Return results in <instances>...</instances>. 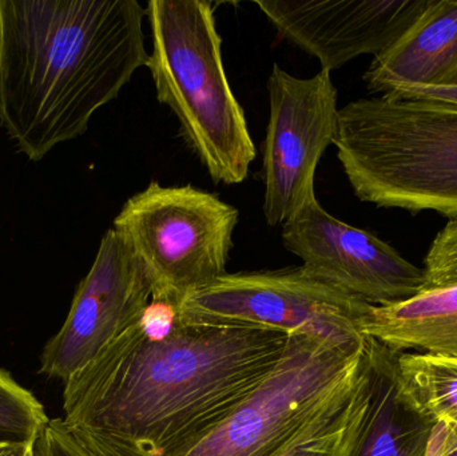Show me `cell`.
<instances>
[{
    "label": "cell",
    "instance_id": "obj_1",
    "mask_svg": "<svg viewBox=\"0 0 457 456\" xmlns=\"http://www.w3.org/2000/svg\"><path fill=\"white\" fill-rule=\"evenodd\" d=\"M290 335L184 323L152 300L64 382L63 423L91 456H182L265 380Z\"/></svg>",
    "mask_w": 457,
    "mask_h": 456
},
{
    "label": "cell",
    "instance_id": "obj_2",
    "mask_svg": "<svg viewBox=\"0 0 457 456\" xmlns=\"http://www.w3.org/2000/svg\"><path fill=\"white\" fill-rule=\"evenodd\" d=\"M138 0H0V126L29 161L87 131L146 66Z\"/></svg>",
    "mask_w": 457,
    "mask_h": 456
},
{
    "label": "cell",
    "instance_id": "obj_3",
    "mask_svg": "<svg viewBox=\"0 0 457 456\" xmlns=\"http://www.w3.org/2000/svg\"><path fill=\"white\" fill-rule=\"evenodd\" d=\"M333 145L360 200L457 220V107L392 95L356 99L338 112Z\"/></svg>",
    "mask_w": 457,
    "mask_h": 456
},
{
    "label": "cell",
    "instance_id": "obj_4",
    "mask_svg": "<svg viewBox=\"0 0 457 456\" xmlns=\"http://www.w3.org/2000/svg\"><path fill=\"white\" fill-rule=\"evenodd\" d=\"M153 50L146 67L158 101L179 120L182 136L216 184L246 179L257 150L231 91L213 5L205 0H150Z\"/></svg>",
    "mask_w": 457,
    "mask_h": 456
},
{
    "label": "cell",
    "instance_id": "obj_5",
    "mask_svg": "<svg viewBox=\"0 0 457 456\" xmlns=\"http://www.w3.org/2000/svg\"><path fill=\"white\" fill-rule=\"evenodd\" d=\"M238 217L216 195L153 181L126 201L112 229L144 268L153 300L179 305L227 273Z\"/></svg>",
    "mask_w": 457,
    "mask_h": 456
},
{
    "label": "cell",
    "instance_id": "obj_6",
    "mask_svg": "<svg viewBox=\"0 0 457 456\" xmlns=\"http://www.w3.org/2000/svg\"><path fill=\"white\" fill-rule=\"evenodd\" d=\"M364 344L292 334L262 383L182 456H274L354 377Z\"/></svg>",
    "mask_w": 457,
    "mask_h": 456
},
{
    "label": "cell",
    "instance_id": "obj_7",
    "mask_svg": "<svg viewBox=\"0 0 457 456\" xmlns=\"http://www.w3.org/2000/svg\"><path fill=\"white\" fill-rule=\"evenodd\" d=\"M370 307L303 268L225 273L179 305L184 323L265 329L364 344L361 319Z\"/></svg>",
    "mask_w": 457,
    "mask_h": 456
},
{
    "label": "cell",
    "instance_id": "obj_8",
    "mask_svg": "<svg viewBox=\"0 0 457 456\" xmlns=\"http://www.w3.org/2000/svg\"><path fill=\"white\" fill-rule=\"evenodd\" d=\"M268 91L263 214L270 227H277L317 200V165L335 142L340 109L337 88L328 71L297 78L276 63L269 75Z\"/></svg>",
    "mask_w": 457,
    "mask_h": 456
},
{
    "label": "cell",
    "instance_id": "obj_9",
    "mask_svg": "<svg viewBox=\"0 0 457 456\" xmlns=\"http://www.w3.org/2000/svg\"><path fill=\"white\" fill-rule=\"evenodd\" d=\"M282 243L309 276L370 305L405 302L426 286L423 268L373 233L336 219L317 200L284 222Z\"/></svg>",
    "mask_w": 457,
    "mask_h": 456
},
{
    "label": "cell",
    "instance_id": "obj_10",
    "mask_svg": "<svg viewBox=\"0 0 457 456\" xmlns=\"http://www.w3.org/2000/svg\"><path fill=\"white\" fill-rule=\"evenodd\" d=\"M152 300L144 268L112 228L78 286L66 321L43 350L40 372L66 382L137 323Z\"/></svg>",
    "mask_w": 457,
    "mask_h": 456
},
{
    "label": "cell",
    "instance_id": "obj_11",
    "mask_svg": "<svg viewBox=\"0 0 457 456\" xmlns=\"http://www.w3.org/2000/svg\"><path fill=\"white\" fill-rule=\"evenodd\" d=\"M429 0H258L293 45L332 72L357 56L378 55L399 39Z\"/></svg>",
    "mask_w": 457,
    "mask_h": 456
},
{
    "label": "cell",
    "instance_id": "obj_12",
    "mask_svg": "<svg viewBox=\"0 0 457 456\" xmlns=\"http://www.w3.org/2000/svg\"><path fill=\"white\" fill-rule=\"evenodd\" d=\"M370 93L457 86V0H429L396 42L365 71Z\"/></svg>",
    "mask_w": 457,
    "mask_h": 456
},
{
    "label": "cell",
    "instance_id": "obj_13",
    "mask_svg": "<svg viewBox=\"0 0 457 456\" xmlns=\"http://www.w3.org/2000/svg\"><path fill=\"white\" fill-rule=\"evenodd\" d=\"M368 402L352 456H426L435 427L405 390L397 352L367 337Z\"/></svg>",
    "mask_w": 457,
    "mask_h": 456
},
{
    "label": "cell",
    "instance_id": "obj_14",
    "mask_svg": "<svg viewBox=\"0 0 457 456\" xmlns=\"http://www.w3.org/2000/svg\"><path fill=\"white\" fill-rule=\"evenodd\" d=\"M361 331L395 352L457 358V286L426 289L396 304L370 305Z\"/></svg>",
    "mask_w": 457,
    "mask_h": 456
},
{
    "label": "cell",
    "instance_id": "obj_15",
    "mask_svg": "<svg viewBox=\"0 0 457 456\" xmlns=\"http://www.w3.org/2000/svg\"><path fill=\"white\" fill-rule=\"evenodd\" d=\"M368 402L364 355L354 377L274 456H352Z\"/></svg>",
    "mask_w": 457,
    "mask_h": 456
},
{
    "label": "cell",
    "instance_id": "obj_16",
    "mask_svg": "<svg viewBox=\"0 0 457 456\" xmlns=\"http://www.w3.org/2000/svg\"><path fill=\"white\" fill-rule=\"evenodd\" d=\"M397 371L411 398L429 418L457 428V358L397 352Z\"/></svg>",
    "mask_w": 457,
    "mask_h": 456
},
{
    "label": "cell",
    "instance_id": "obj_17",
    "mask_svg": "<svg viewBox=\"0 0 457 456\" xmlns=\"http://www.w3.org/2000/svg\"><path fill=\"white\" fill-rule=\"evenodd\" d=\"M48 423L34 394L0 369V444H37Z\"/></svg>",
    "mask_w": 457,
    "mask_h": 456
},
{
    "label": "cell",
    "instance_id": "obj_18",
    "mask_svg": "<svg viewBox=\"0 0 457 456\" xmlns=\"http://www.w3.org/2000/svg\"><path fill=\"white\" fill-rule=\"evenodd\" d=\"M37 456H91L71 435L63 419L50 420L37 444Z\"/></svg>",
    "mask_w": 457,
    "mask_h": 456
},
{
    "label": "cell",
    "instance_id": "obj_19",
    "mask_svg": "<svg viewBox=\"0 0 457 456\" xmlns=\"http://www.w3.org/2000/svg\"><path fill=\"white\" fill-rule=\"evenodd\" d=\"M384 95L400 96V98L423 99V101L439 102L457 107V86L453 87H402L394 88Z\"/></svg>",
    "mask_w": 457,
    "mask_h": 456
},
{
    "label": "cell",
    "instance_id": "obj_20",
    "mask_svg": "<svg viewBox=\"0 0 457 456\" xmlns=\"http://www.w3.org/2000/svg\"><path fill=\"white\" fill-rule=\"evenodd\" d=\"M426 456H457V428L435 423Z\"/></svg>",
    "mask_w": 457,
    "mask_h": 456
},
{
    "label": "cell",
    "instance_id": "obj_21",
    "mask_svg": "<svg viewBox=\"0 0 457 456\" xmlns=\"http://www.w3.org/2000/svg\"><path fill=\"white\" fill-rule=\"evenodd\" d=\"M0 456H37V444H0Z\"/></svg>",
    "mask_w": 457,
    "mask_h": 456
}]
</instances>
